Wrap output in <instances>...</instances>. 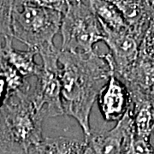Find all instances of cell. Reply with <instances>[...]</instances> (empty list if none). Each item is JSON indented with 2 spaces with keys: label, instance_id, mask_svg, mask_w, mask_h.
Wrapping results in <instances>:
<instances>
[{
  "label": "cell",
  "instance_id": "6da1fadb",
  "mask_svg": "<svg viewBox=\"0 0 154 154\" xmlns=\"http://www.w3.org/2000/svg\"><path fill=\"white\" fill-rule=\"evenodd\" d=\"M59 66L63 114L75 118L87 137L92 132L89 124L92 108L114 75L111 57L110 53L75 54L60 50Z\"/></svg>",
  "mask_w": 154,
  "mask_h": 154
},
{
  "label": "cell",
  "instance_id": "7a4b0ae2",
  "mask_svg": "<svg viewBox=\"0 0 154 154\" xmlns=\"http://www.w3.org/2000/svg\"><path fill=\"white\" fill-rule=\"evenodd\" d=\"M33 80L28 88L8 94L0 107L6 134L12 145L27 153L42 140V123L46 116L32 98Z\"/></svg>",
  "mask_w": 154,
  "mask_h": 154
},
{
  "label": "cell",
  "instance_id": "3957f363",
  "mask_svg": "<svg viewBox=\"0 0 154 154\" xmlns=\"http://www.w3.org/2000/svg\"><path fill=\"white\" fill-rule=\"evenodd\" d=\"M63 17L61 12L48 8L42 1H13L12 36L38 51L45 45H54Z\"/></svg>",
  "mask_w": 154,
  "mask_h": 154
},
{
  "label": "cell",
  "instance_id": "277c9868",
  "mask_svg": "<svg viewBox=\"0 0 154 154\" xmlns=\"http://www.w3.org/2000/svg\"><path fill=\"white\" fill-rule=\"evenodd\" d=\"M62 51L89 54L105 39V30L91 1H69L61 26Z\"/></svg>",
  "mask_w": 154,
  "mask_h": 154
},
{
  "label": "cell",
  "instance_id": "5b68a950",
  "mask_svg": "<svg viewBox=\"0 0 154 154\" xmlns=\"http://www.w3.org/2000/svg\"><path fill=\"white\" fill-rule=\"evenodd\" d=\"M42 59L40 74L33 79L32 98L38 110L47 116L64 115L61 99L60 50L48 45L38 50Z\"/></svg>",
  "mask_w": 154,
  "mask_h": 154
},
{
  "label": "cell",
  "instance_id": "8992f818",
  "mask_svg": "<svg viewBox=\"0 0 154 154\" xmlns=\"http://www.w3.org/2000/svg\"><path fill=\"white\" fill-rule=\"evenodd\" d=\"M103 28L105 34L104 42L110 49L114 75L122 80L137 61L143 40L129 29L112 31Z\"/></svg>",
  "mask_w": 154,
  "mask_h": 154
},
{
  "label": "cell",
  "instance_id": "52a82bcc",
  "mask_svg": "<svg viewBox=\"0 0 154 154\" xmlns=\"http://www.w3.org/2000/svg\"><path fill=\"white\" fill-rule=\"evenodd\" d=\"M134 134L132 117L128 110L112 129L91 132L84 140L92 154H125Z\"/></svg>",
  "mask_w": 154,
  "mask_h": 154
},
{
  "label": "cell",
  "instance_id": "ba28073f",
  "mask_svg": "<svg viewBox=\"0 0 154 154\" xmlns=\"http://www.w3.org/2000/svg\"><path fill=\"white\" fill-rule=\"evenodd\" d=\"M99 108L106 122H118L130 105V96L125 84L112 75L98 97Z\"/></svg>",
  "mask_w": 154,
  "mask_h": 154
},
{
  "label": "cell",
  "instance_id": "9c48e42d",
  "mask_svg": "<svg viewBox=\"0 0 154 154\" xmlns=\"http://www.w3.org/2000/svg\"><path fill=\"white\" fill-rule=\"evenodd\" d=\"M128 90L130 96L128 110L135 134L150 140L154 130V99L150 92L138 88Z\"/></svg>",
  "mask_w": 154,
  "mask_h": 154
},
{
  "label": "cell",
  "instance_id": "30bf717a",
  "mask_svg": "<svg viewBox=\"0 0 154 154\" xmlns=\"http://www.w3.org/2000/svg\"><path fill=\"white\" fill-rule=\"evenodd\" d=\"M128 29L143 40L154 24V1H113Z\"/></svg>",
  "mask_w": 154,
  "mask_h": 154
},
{
  "label": "cell",
  "instance_id": "8fae6325",
  "mask_svg": "<svg viewBox=\"0 0 154 154\" xmlns=\"http://www.w3.org/2000/svg\"><path fill=\"white\" fill-rule=\"evenodd\" d=\"M36 50L28 48L27 51H19L13 47V37H8L3 51V56L24 78L38 76L42 65L35 62Z\"/></svg>",
  "mask_w": 154,
  "mask_h": 154
},
{
  "label": "cell",
  "instance_id": "7c38bea8",
  "mask_svg": "<svg viewBox=\"0 0 154 154\" xmlns=\"http://www.w3.org/2000/svg\"><path fill=\"white\" fill-rule=\"evenodd\" d=\"M85 140L69 137L43 138L37 145L28 149L26 154H83Z\"/></svg>",
  "mask_w": 154,
  "mask_h": 154
},
{
  "label": "cell",
  "instance_id": "4fadbf2b",
  "mask_svg": "<svg viewBox=\"0 0 154 154\" xmlns=\"http://www.w3.org/2000/svg\"><path fill=\"white\" fill-rule=\"evenodd\" d=\"M96 16L103 28L112 31H123L128 29V24L120 10L113 1H91Z\"/></svg>",
  "mask_w": 154,
  "mask_h": 154
},
{
  "label": "cell",
  "instance_id": "5bb4252c",
  "mask_svg": "<svg viewBox=\"0 0 154 154\" xmlns=\"http://www.w3.org/2000/svg\"><path fill=\"white\" fill-rule=\"evenodd\" d=\"M13 1H0V34L12 36Z\"/></svg>",
  "mask_w": 154,
  "mask_h": 154
},
{
  "label": "cell",
  "instance_id": "9a60e30c",
  "mask_svg": "<svg viewBox=\"0 0 154 154\" xmlns=\"http://www.w3.org/2000/svg\"><path fill=\"white\" fill-rule=\"evenodd\" d=\"M154 150L150 140L140 137L134 134L125 154H153Z\"/></svg>",
  "mask_w": 154,
  "mask_h": 154
},
{
  "label": "cell",
  "instance_id": "2e32d148",
  "mask_svg": "<svg viewBox=\"0 0 154 154\" xmlns=\"http://www.w3.org/2000/svg\"><path fill=\"white\" fill-rule=\"evenodd\" d=\"M0 154H25L17 150L7 136L0 111Z\"/></svg>",
  "mask_w": 154,
  "mask_h": 154
},
{
  "label": "cell",
  "instance_id": "e0dca14e",
  "mask_svg": "<svg viewBox=\"0 0 154 154\" xmlns=\"http://www.w3.org/2000/svg\"><path fill=\"white\" fill-rule=\"evenodd\" d=\"M140 52L154 61V24L150 28L143 39Z\"/></svg>",
  "mask_w": 154,
  "mask_h": 154
},
{
  "label": "cell",
  "instance_id": "ac0fdd59",
  "mask_svg": "<svg viewBox=\"0 0 154 154\" xmlns=\"http://www.w3.org/2000/svg\"><path fill=\"white\" fill-rule=\"evenodd\" d=\"M7 96V84L5 78L0 75V107L2 106Z\"/></svg>",
  "mask_w": 154,
  "mask_h": 154
},
{
  "label": "cell",
  "instance_id": "d6986e66",
  "mask_svg": "<svg viewBox=\"0 0 154 154\" xmlns=\"http://www.w3.org/2000/svg\"><path fill=\"white\" fill-rule=\"evenodd\" d=\"M8 37H11V36H5V35H3V34H0V58L3 55V51L5 48V45L6 44V40Z\"/></svg>",
  "mask_w": 154,
  "mask_h": 154
},
{
  "label": "cell",
  "instance_id": "ffe728a7",
  "mask_svg": "<svg viewBox=\"0 0 154 154\" xmlns=\"http://www.w3.org/2000/svg\"><path fill=\"white\" fill-rule=\"evenodd\" d=\"M150 143L152 145V148L154 150V130L152 134V135H151V137H150Z\"/></svg>",
  "mask_w": 154,
  "mask_h": 154
},
{
  "label": "cell",
  "instance_id": "44dd1931",
  "mask_svg": "<svg viewBox=\"0 0 154 154\" xmlns=\"http://www.w3.org/2000/svg\"><path fill=\"white\" fill-rule=\"evenodd\" d=\"M83 154H92V152H90V150L87 147V145H86V149H85V152Z\"/></svg>",
  "mask_w": 154,
  "mask_h": 154
},
{
  "label": "cell",
  "instance_id": "7402d4cb",
  "mask_svg": "<svg viewBox=\"0 0 154 154\" xmlns=\"http://www.w3.org/2000/svg\"><path fill=\"white\" fill-rule=\"evenodd\" d=\"M150 93H151V95L152 96V98L154 99V84H153V86L152 87V88H151V91H150Z\"/></svg>",
  "mask_w": 154,
  "mask_h": 154
},
{
  "label": "cell",
  "instance_id": "603a6c76",
  "mask_svg": "<svg viewBox=\"0 0 154 154\" xmlns=\"http://www.w3.org/2000/svg\"><path fill=\"white\" fill-rule=\"evenodd\" d=\"M153 154H154V153H153Z\"/></svg>",
  "mask_w": 154,
  "mask_h": 154
}]
</instances>
